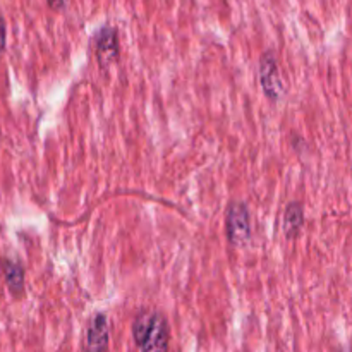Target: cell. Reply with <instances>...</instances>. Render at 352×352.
Wrapping results in <instances>:
<instances>
[{"label":"cell","mask_w":352,"mask_h":352,"mask_svg":"<svg viewBox=\"0 0 352 352\" xmlns=\"http://www.w3.org/2000/svg\"><path fill=\"white\" fill-rule=\"evenodd\" d=\"M133 337L141 352H168L170 330L162 313L143 311L133 323Z\"/></svg>","instance_id":"6da1fadb"},{"label":"cell","mask_w":352,"mask_h":352,"mask_svg":"<svg viewBox=\"0 0 352 352\" xmlns=\"http://www.w3.org/2000/svg\"><path fill=\"white\" fill-rule=\"evenodd\" d=\"M226 229L229 243L236 248H244L251 241L250 210L243 201H232L227 208Z\"/></svg>","instance_id":"7a4b0ae2"},{"label":"cell","mask_w":352,"mask_h":352,"mask_svg":"<svg viewBox=\"0 0 352 352\" xmlns=\"http://www.w3.org/2000/svg\"><path fill=\"white\" fill-rule=\"evenodd\" d=\"M260 85L263 89L265 96L272 102H280L285 95V85L282 81L280 71H278L277 58L272 52L263 54V57L260 58Z\"/></svg>","instance_id":"3957f363"},{"label":"cell","mask_w":352,"mask_h":352,"mask_svg":"<svg viewBox=\"0 0 352 352\" xmlns=\"http://www.w3.org/2000/svg\"><path fill=\"white\" fill-rule=\"evenodd\" d=\"M95 48L100 67L107 69L110 64H113L119 57V41H117L116 30L110 26H103L95 36Z\"/></svg>","instance_id":"277c9868"},{"label":"cell","mask_w":352,"mask_h":352,"mask_svg":"<svg viewBox=\"0 0 352 352\" xmlns=\"http://www.w3.org/2000/svg\"><path fill=\"white\" fill-rule=\"evenodd\" d=\"M109 320L105 315L98 313L89 322L85 352H109Z\"/></svg>","instance_id":"5b68a950"},{"label":"cell","mask_w":352,"mask_h":352,"mask_svg":"<svg viewBox=\"0 0 352 352\" xmlns=\"http://www.w3.org/2000/svg\"><path fill=\"white\" fill-rule=\"evenodd\" d=\"M305 226V208L299 201H291L285 206L282 229L287 239H296Z\"/></svg>","instance_id":"8992f818"},{"label":"cell","mask_w":352,"mask_h":352,"mask_svg":"<svg viewBox=\"0 0 352 352\" xmlns=\"http://www.w3.org/2000/svg\"><path fill=\"white\" fill-rule=\"evenodd\" d=\"M2 272L6 284L9 291L14 296H19L24 289V270L17 261L12 260H3L2 261Z\"/></svg>","instance_id":"52a82bcc"},{"label":"cell","mask_w":352,"mask_h":352,"mask_svg":"<svg viewBox=\"0 0 352 352\" xmlns=\"http://www.w3.org/2000/svg\"><path fill=\"white\" fill-rule=\"evenodd\" d=\"M6 50V23H3L2 16H0V55Z\"/></svg>","instance_id":"ba28073f"},{"label":"cell","mask_w":352,"mask_h":352,"mask_svg":"<svg viewBox=\"0 0 352 352\" xmlns=\"http://www.w3.org/2000/svg\"><path fill=\"white\" fill-rule=\"evenodd\" d=\"M48 6L55 10H62L65 6H67V0H47Z\"/></svg>","instance_id":"9c48e42d"}]
</instances>
